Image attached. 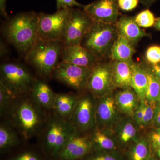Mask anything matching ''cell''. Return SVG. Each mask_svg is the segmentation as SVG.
<instances>
[{
	"instance_id": "1",
	"label": "cell",
	"mask_w": 160,
	"mask_h": 160,
	"mask_svg": "<svg viewBox=\"0 0 160 160\" xmlns=\"http://www.w3.org/2000/svg\"><path fill=\"white\" fill-rule=\"evenodd\" d=\"M39 14L33 11L23 12L6 22L3 33L16 49L26 54L38 39Z\"/></svg>"
},
{
	"instance_id": "2",
	"label": "cell",
	"mask_w": 160,
	"mask_h": 160,
	"mask_svg": "<svg viewBox=\"0 0 160 160\" xmlns=\"http://www.w3.org/2000/svg\"><path fill=\"white\" fill-rule=\"evenodd\" d=\"M64 46L62 41L38 39L26 53V61L41 74L47 76L59 64Z\"/></svg>"
},
{
	"instance_id": "3",
	"label": "cell",
	"mask_w": 160,
	"mask_h": 160,
	"mask_svg": "<svg viewBox=\"0 0 160 160\" xmlns=\"http://www.w3.org/2000/svg\"><path fill=\"white\" fill-rule=\"evenodd\" d=\"M118 36L115 24L92 22L80 45L101 60L110 56L112 48Z\"/></svg>"
},
{
	"instance_id": "4",
	"label": "cell",
	"mask_w": 160,
	"mask_h": 160,
	"mask_svg": "<svg viewBox=\"0 0 160 160\" xmlns=\"http://www.w3.org/2000/svg\"><path fill=\"white\" fill-rule=\"evenodd\" d=\"M38 106L29 100H23L11 109L14 122L26 140L33 136L42 124L43 116Z\"/></svg>"
},
{
	"instance_id": "5",
	"label": "cell",
	"mask_w": 160,
	"mask_h": 160,
	"mask_svg": "<svg viewBox=\"0 0 160 160\" xmlns=\"http://www.w3.org/2000/svg\"><path fill=\"white\" fill-rule=\"evenodd\" d=\"M0 82L18 96L31 90L35 80L25 66L14 62L5 63L0 67Z\"/></svg>"
},
{
	"instance_id": "6",
	"label": "cell",
	"mask_w": 160,
	"mask_h": 160,
	"mask_svg": "<svg viewBox=\"0 0 160 160\" xmlns=\"http://www.w3.org/2000/svg\"><path fill=\"white\" fill-rule=\"evenodd\" d=\"M73 8L60 9L52 14L39 13L38 39L62 42Z\"/></svg>"
},
{
	"instance_id": "7",
	"label": "cell",
	"mask_w": 160,
	"mask_h": 160,
	"mask_svg": "<svg viewBox=\"0 0 160 160\" xmlns=\"http://www.w3.org/2000/svg\"><path fill=\"white\" fill-rule=\"evenodd\" d=\"M77 130L69 120L60 117L52 120L45 136L46 149L52 155H58Z\"/></svg>"
},
{
	"instance_id": "8",
	"label": "cell",
	"mask_w": 160,
	"mask_h": 160,
	"mask_svg": "<svg viewBox=\"0 0 160 160\" xmlns=\"http://www.w3.org/2000/svg\"><path fill=\"white\" fill-rule=\"evenodd\" d=\"M96 99L91 94L78 97L69 121L78 131L83 133L91 132L96 127Z\"/></svg>"
},
{
	"instance_id": "9",
	"label": "cell",
	"mask_w": 160,
	"mask_h": 160,
	"mask_svg": "<svg viewBox=\"0 0 160 160\" xmlns=\"http://www.w3.org/2000/svg\"><path fill=\"white\" fill-rule=\"evenodd\" d=\"M92 68L60 62L55 69V78L61 82L77 90L86 89Z\"/></svg>"
},
{
	"instance_id": "10",
	"label": "cell",
	"mask_w": 160,
	"mask_h": 160,
	"mask_svg": "<svg viewBox=\"0 0 160 160\" xmlns=\"http://www.w3.org/2000/svg\"><path fill=\"white\" fill-rule=\"evenodd\" d=\"M111 62L98 63L92 68L86 89L96 99L113 93Z\"/></svg>"
},
{
	"instance_id": "11",
	"label": "cell",
	"mask_w": 160,
	"mask_h": 160,
	"mask_svg": "<svg viewBox=\"0 0 160 160\" xmlns=\"http://www.w3.org/2000/svg\"><path fill=\"white\" fill-rule=\"evenodd\" d=\"M81 8L72 9L62 42L64 46L80 45L92 21Z\"/></svg>"
},
{
	"instance_id": "12",
	"label": "cell",
	"mask_w": 160,
	"mask_h": 160,
	"mask_svg": "<svg viewBox=\"0 0 160 160\" xmlns=\"http://www.w3.org/2000/svg\"><path fill=\"white\" fill-rule=\"evenodd\" d=\"M123 116L118 108L113 93L96 99V128L112 129Z\"/></svg>"
},
{
	"instance_id": "13",
	"label": "cell",
	"mask_w": 160,
	"mask_h": 160,
	"mask_svg": "<svg viewBox=\"0 0 160 160\" xmlns=\"http://www.w3.org/2000/svg\"><path fill=\"white\" fill-rule=\"evenodd\" d=\"M83 9L93 22L116 24L119 17L117 0H96Z\"/></svg>"
},
{
	"instance_id": "14",
	"label": "cell",
	"mask_w": 160,
	"mask_h": 160,
	"mask_svg": "<svg viewBox=\"0 0 160 160\" xmlns=\"http://www.w3.org/2000/svg\"><path fill=\"white\" fill-rule=\"evenodd\" d=\"M93 147L91 135L77 131L59 153L61 160H75L88 154Z\"/></svg>"
},
{
	"instance_id": "15",
	"label": "cell",
	"mask_w": 160,
	"mask_h": 160,
	"mask_svg": "<svg viewBox=\"0 0 160 160\" xmlns=\"http://www.w3.org/2000/svg\"><path fill=\"white\" fill-rule=\"evenodd\" d=\"M118 146H131L141 137L140 129L131 117L124 116L111 129Z\"/></svg>"
},
{
	"instance_id": "16",
	"label": "cell",
	"mask_w": 160,
	"mask_h": 160,
	"mask_svg": "<svg viewBox=\"0 0 160 160\" xmlns=\"http://www.w3.org/2000/svg\"><path fill=\"white\" fill-rule=\"evenodd\" d=\"M62 61L83 67L93 68L100 60L81 45L64 46Z\"/></svg>"
},
{
	"instance_id": "17",
	"label": "cell",
	"mask_w": 160,
	"mask_h": 160,
	"mask_svg": "<svg viewBox=\"0 0 160 160\" xmlns=\"http://www.w3.org/2000/svg\"><path fill=\"white\" fill-rule=\"evenodd\" d=\"M115 25L118 34L122 36L133 45L147 35L136 22L134 18L123 16L119 19Z\"/></svg>"
},
{
	"instance_id": "18",
	"label": "cell",
	"mask_w": 160,
	"mask_h": 160,
	"mask_svg": "<svg viewBox=\"0 0 160 160\" xmlns=\"http://www.w3.org/2000/svg\"><path fill=\"white\" fill-rule=\"evenodd\" d=\"M114 94L116 103L122 114L132 117L140 99L132 88L121 89Z\"/></svg>"
},
{
	"instance_id": "19",
	"label": "cell",
	"mask_w": 160,
	"mask_h": 160,
	"mask_svg": "<svg viewBox=\"0 0 160 160\" xmlns=\"http://www.w3.org/2000/svg\"><path fill=\"white\" fill-rule=\"evenodd\" d=\"M132 62L112 61L111 62L112 79L116 88H132Z\"/></svg>"
},
{
	"instance_id": "20",
	"label": "cell",
	"mask_w": 160,
	"mask_h": 160,
	"mask_svg": "<svg viewBox=\"0 0 160 160\" xmlns=\"http://www.w3.org/2000/svg\"><path fill=\"white\" fill-rule=\"evenodd\" d=\"M32 97L40 106L53 109L56 94L49 85L42 81H35L32 88Z\"/></svg>"
},
{
	"instance_id": "21",
	"label": "cell",
	"mask_w": 160,
	"mask_h": 160,
	"mask_svg": "<svg viewBox=\"0 0 160 160\" xmlns=\"http://www.w3.org/2000/svg\"><path fill=\"white\" fill-rule=\"evenodd\" d=\"M135 52L134 45L122 36L118 34L109 57L112 61L131 63L133 62L132 58Z\"/></svg>"
},
{
	"instance_id": "22",
	"label": "cell",
	"mask_w": 160,
	"mask_h": 160,
	"mask_svg": "<svg viewBox=\"0 0 160 160\" xmlns=\"http://www.w3.org/2000/svg\"><path fill=\"white\" fill-rule=\"evenodd\" d=\"M90 134L93 146L101 151L117 152V143L111 129H99L95 127Z\"/></svg>"
},
{
	"instance_id": "23",
	"label": "cell",
	"mask_w": 160,
	"mask_h": 160,
	"mask_svg": "<svg viewBox=\"0 0 160 160\" xmlns=\"http://www.w3.org/2000/svg\"><path fill=\"white\" fill-rule=\"evenodd\" d=\"M78 98L73 94H56L53 109L60 117L69 119L74 110Z\"/></svg>"
},
{
	"instance_id": "24",
	"label": "cell",
	"mask_w": 160,
	"mask_h": 160,
	"mask_svg": "<svg viewBox=\"0 0 160 160\" xmlns=\"http://www.w3.org/2000/svg\"><path fill=\"white\" fill-rule=\"evenodd\" d=\"M132 88L140 100L145 101L148 87V78L144 66L133 62L132 65Z\"/></svg>"
},
{
	"instance_id": "25",
	"label": "cell",
	"mask_w": 160,
	"mask_h": 160,
	"mask_svg": "<svg viewBox=\"0 0 160 160\" xmlns=\"http://www.w3.org/2000/svg\"><path fill=\"white\" fill-rule=\"evenodd\" d=\"M152 149L147 138L146 136H142L138 142L130 146L129 160H152Z\"/></svg>"
},
{
	"instance_id": "26",
	"label": "cell",
	"mask_w": 160,
	"mask_h": 160,
	"mask_svg": "<svg viewBox=\"0 0 160 160\" xmlns=\"http://www.w3.org/2000/svg\"><path fill=\"white\" fill-rule=\"evenodd\" d=\"M148 78V87L145 100L156 104L160 95V81L149 66H144Z\"/></svg>"
},
{
	"instance_id": "27",
	"label": "cell",
	"mask_w": 160,
	"mask_h": 160,
	"mask_svg": "<svg viewBox=\"0 0 160 160\" xmlns=\"http://www.w3.org/2000/svg\"><path fill=\"white\" fill-rule=\"evenodd\" d=\"M18 139L15 132L6 124H2L0 127V149L6 151L16 145Z\"/></svg>"
},
{
	"instance_id": "28",
	"label": "cell",
	"mask_w": 160,
	"mask_h": 160,
	"mask_svg": "<svg viewBox=\"0 0 160 160\" xmlns=\"http://www.w3.org/2000/svg\"><path fill=\"white\" fill-rule=\"evenodd\" d=\"M2 83L0 82V112L3 115L11 110L14 98L16 97Z\"/></svg>"
},
{
	"instance_id": "29",
	"label": "cell",
	"mask_w": 160,
	"mask_h": 160,
	"mask_svg": "<svg viewBox=\"0 0 160 160\" xmlns=\"http://www.w3.org/2000/svg\"><path fill=\"white\" fill-rule=\"evenodd\" d=\"M134 20L140 27L149 28L154 26L156 19L149 9H145L135 17Z\"/></svg>"
},
{
	"instance_id": "30",
	"label": "cell",
	"mask_w": 160,
	"mask_h": 160,
	"mask_svg": "<svg viewBox=\"0 0 160 160\" xmlns=\"http://www.w3.org/2000/svg\"><path fill=\"white\" fill-rule=\"evenodd\" d=\"M156 104L144 101V112L141 129H145L149 126H151L154 115V108Z\"/></svg>"
},
{
	"instance_id": "31",
	"label": "cell",
	"mask_w": 160,
	"mask_h": 160,
	"mask_svg": "<svg viewBox=\"0 0 160 160\" xmlns=\"http://www.w3.org/2000/svg\"><path fill=\"white\" fill-rule=\"evenodd\" d=\"M146 60L150 65H154L160 63V46H150L146 51Z\"/></svg>"
},
{
	"instance_id": "32",
	"label": "cell",
	"mask_w": 160,
	"mask_h": 160,
	"mask_svg": "<svg viewBox=\"0 0 160 160\" xmlns=\"http://www.w3.org/2000/svg\"><path fill=\"white\" fill-rule=\"evenodd\" d=\"M146 137L149 140L152 149L156 151L160 148V128H154L148 133Z\"/></svg>"
},
{
	"instance_id": "33",
	"label": "cell",
	"mask_w": 160,
	"mask_h": 160,
	"mask_svg": "<svg viewBox=\"0 0 160 160\" xmlns=\"http://www.w3.org/2000/svg\"><path fill=\"white\" fill-rule=\"evenodd\" d=\"M89 160H123L117 152L102 151L93 156Z\"/></svg>"
},
{
	"instance_id": "34",
	"label": "cell",
	"mask_w": 160,
	"mask_h": 160,
	"mask_svg": "<svg viewBox=\"0 0 160 160\" xmlns=\"http://www.w3.org/2000/svg\"><path fill=\"white\" fill-rule=\"evenodd\" d=\"M57 10L67 8H83L84 6L78 2L76 0H56Z\"/></svg>"
},
{
	"instance_id": "35",
	"label": "cell",
	"mask_w": 160,
	"mask_h": 160,
	"mask_svg": "<svg viewBox=\"0 0 160 160\" xmlns=\"http://www.w3.org/2000/svg\"><path fill=\"white\" fill-rule=\"evenodd\" d=\"M139 2V0H117L119 8L125 11L133 10L137 7Z\"/></svg>"
},
{
	"instance_id": "36",
	"label": "cell",
	"mask_w": 160,
	"mask_h": 160,
	"mask_svg": "<svg viewBox=\"0 0 160 160\" xmlns=\"http://www.w3.org/2000/svg\"><path fill=\"white\" fill-rule=\"evenodd\" d=\"M144 101L140 100L139 104L132 118L137 125L141 129V125L144 116Z\"/></svg>"
},
{
	"instance_id": "37",
	"label": "cell",
	"mask_w": 160,
	"mask_h": 160,
	"mask_svg": "<svg viewBox=\"0 0 160 160\" xmlns=\"http://www.w3.org/2000/svg\"><path fill=\"white\" fill-rule=\"evenodd\" d=\"M9 160H41L39 157L34 152H26L21 153Z\"/></svg>"
},
{
	"instance_id": "38",
	"label": "cell",
	"mask_w": 160,
	"mask_h": 160,
	"mask_svg": "<svg viewBox=\"0 0 160 160\" xmlns=\"http://www.w3.org/2000/svg\"><path fill=\"white\" fill-rule=\"evenodd\" d=\"M151 126L153 128H160V107L155 105L154 115Z\"/></svg>"
},
{
	"instance_id": "39",
	"label": "cell",
	"mask_w": 160,
	"mask_h": 160,
	"mask_svg": "<svg viewBox=\"0 0 160 160\" xmlns=\"http://www.w3.org/2000/svg\"><path fill=\"white\" fill-rule=\"evenodd\" d=\"M6 1L7 0H0V13L2 16L5 18H8L6 11Z\"/></svg>"
},
{
	"instance_id": "40",
	"label": "cell",
	"mask_w": 160,
	"mask_h": 160,
	"mask_svg": "<svg viewBox=\"0 0 160 160\" xmlns=\"http://www.w3.org/2000/svg\"><path fill=\"white\" fill-rule=\"evenodd\" d=\"M149 67L160 81V63L154 65L150 64Z\"/></svg>"
},
{
	"instance_id": "41",
	"label": "cell",
	"mask_w": 160,
	"mask_h": 160,
	"mask_svg": "<svg viewBox=\"0 0 160 160\" xmlns=\"http://www.w3.org/2000/svg\"><path fill=\"white\" fill-rule=\"evenodd\" d=\"M8 53V49L6 45L3 43V42H1L0 44V55L1 57H3L4 56L6 55Z\"/></svg>"
},
{
	"instance_id": "42",
	"label": "cell",
	"mask_w": 160,
	"mask_h": 160,
	"mask_svg": "<svg viewBox=\"0 0 160 160\" xmlns=\"http://www.w3.org/2000/svg\"><path fill=\"white\" fill-rule=\"evenodd\" d=\"M158 0H139L140 3L147 7H150Z\"/></svg>"
},
{
	"instance_id": "43",
	"label": "cell",
	"mask_w": 160,
	"mask_h": 160,
	"mask_svg": "<svg viewBox=\"0 0 160 160\" xmlns=\"http://www.w3.org/2000/svg\"><path fill=\"white\" fill-rule=\"evenodd\" d=\"M154 26L156 29L160 31V17L156 20Z\"/></svg>"
},
{
	"instance_id": "44",
	"label": "cell",
	"mask_w": 160,
	"mask_h": 160,
	"mask_svg": "<svg viewBox=\"0 0 160 160\" xmlns=\"http://www.w3.org/2000/svg\"><path fill=\"white\" fill-rule=\"evenodd\" d=\"M156 105L157 106H158L159 107H160V95L158 99L157 102L156 103Z\"/></svg>"
},
{
	"instance_id": "45",
	"label": "cell",
	"mask_w": 160,
	"mask_h": 160,
	"mask_svg": "<svg viewBox=\"0 0 160 160\" xmlns=\"http://www.w3.org/2000/svg\"><path fill=\"white\" fill-rule=\"evenodd\" d=\"M156 152L157 153L158 156L159 157V158H160V148L157 150Z\"/></svg>"
},
{
	"instance_id": "46",
	"label": "cell",
	"mask_w": 160,
	"mask_h": 160,
	"mask_svg": "<svg viewBox=\"0 0 160 160\" xmlns=\"http://www.w3.org/2000/svg\"></svg>"
}]
</instances>
